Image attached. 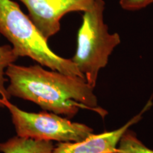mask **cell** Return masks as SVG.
<instances>
[{
  "label": "cell",
  "instance_id": "9c48e42d",
  "mask_svg": "<svg viewBox=\"0 0 153 153\" xmlns=\"http://www.w3.org/2000/svg\"><path fill=\"white\" fill-rule=\"evenodd\" d=\"M115 153H153V150L145 146L129 128L122 135Z\"/></svg>",
  "mask_w": 153,
  "mask_h": 153
},
{
  "label": "cell",
  "instance_id": "ba28073f",
  "mask_svg": "<svg viewBox=\"0 0 153 153\" xmlns=\"http://www.w3.org/2000/svg\"><path fill=\"white\" fill-rule=\"evenodd\" d=\"M1 36V34H0ZM18 56L11 45H0V107L5 108V105L10 101L11 97L7 90L6 70L10 65L15 63Z\"/></svg>",
  "mask_w": 153,
  "mask_h": 153
},
{
  "label": "cell",
  "instance_id": "3957f363",
  "mask_svg": "<svg viewBox=\"0 0 153 153\" xmlns=\"http://www.w3.org/2000/svg\"><path fill=\"white\" fill-rule=\"evenodd\" d=\"M104 10V0H94L90 9L84 12L77 32L76 52L71 59L93 88L100 70L106 66L110 55L121 42L119 34L108 31Z\"/></svg>",
  "mask_w": 153,
  "mask_h": 153
},
{
  "label": "cell",
  "instance_id": "52a82bcc",
  "mask_svg": "<svg viewBox=\"0 0 153 153\" xmlns=\"http://www.w3.org/2000/svg\"><path fill=\"white\" fill-rule=\"evenodd\" d=\"M54 145L51 141L16 136L0 143L2 153H51Z\"/></svg>",
  "mask_w": 153,
  "mask_h": 153
},
{
  "label": "cell",
  "instance_id": "6da1fadb",
  "mask_svg": "<svg viewBox=\"0 0 153 153\" xmlns=\"http://www.w3.org/2000/svg\"><path fill=\"white\" fill-rule=\"evenodd\" d=\"M11 97L37 104L43 110L72 118L80 108L96 111L102 118L107 112L98 106L94 88L85 79L47 70L40 65L23 66L13 63L6 70Z\"/></svg>",
  "mask_w": 153,
  "mask_h": 153
},
{
  "label": "cell",
  "instance_id": "5b68a950",
  "mask_svg": "<svg viewBox=\"0 0 153 153\" xmlns=\"http://www.w3.org/2000/svg\"><path fill=\"white\" fill-rule=\"evenodd\" d=\"M26 7L28 16L45 39L60 30V20L68 13L87 11L94 0H19Z\"/></svg>",
  "mask_w": 153,
  "mask_h": 153
},
{
  "label": "cell",
  "instance_id": "8992f818",
  "mask_svg": "<svg viewBox=\"0 0 153 153\" xmlns=\"http://www.w3.org/2000/svg\"><path fill=\"white\" fill-rule=\"evenodd\" d=\"M152 102L149 101L138 114L118 129L98 135L92 134L79 142L58 143L51 153H115L123 133L142 119L143 114L150 108Z\"/></svg>",
  "mask_w": 153,
  "mask_h": 153
},
{
  "label": "cell",
  "instance_id": "7a4b0ae2",
  "mask_svg": "<svg viewBox=\"0 0 153 153\" xmlns=\"http://www.w3.org/2000/svg\"><path fill=\"white\" fill-rule=\"evenodd\" d=\"M0 34L10 42L18 57H28L51 70L85 79L71 59L53 52L48 40L13 0H0Z\"/></svg>",
  "mask_w": 153,
  "mask_h": 153
},
{
  "label": "cell",
  "instance_id": "30bf717a",
  "mask_svg": "<svg viewBox=\"0 0 153 153\" xmlns=\"http://www.w3.org/2000/svg\"><path fill=\"white\" fill-rule=\"evenodd\" d=\"M122 9L127 11H136L145 8L153 3V0H119Z\"/></svg>",
  "mask_w": 153,
  "mask_h": 153
},
{
  "label": "cell",
  "instance_id": "277c9868",
  "mask_svg": "<svg viewBox=\"0 0 153 153\" xmlns=\"http://www.w3.org/2000/svg\"><path fill=\"white\" fill-rule=\"evenodd\" d=\"M10 113L16 135L26 138L58 143L79 142L94 134L85 124L74 123L60 115L46 111H24L9 101L5 105Z\"/></svg>",
  "mask_w": 153,
  "mask_h": 153
}]
</instances>
